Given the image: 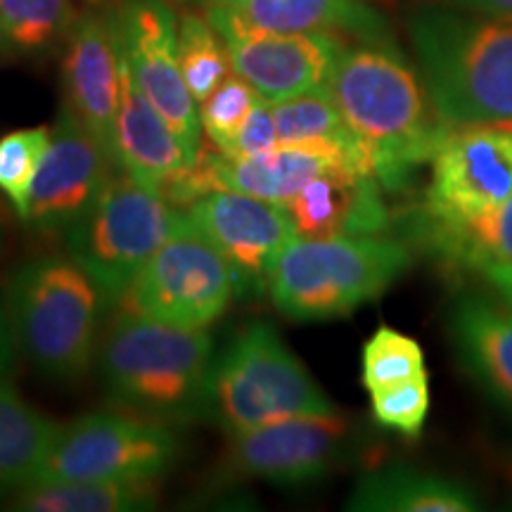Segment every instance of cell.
<instances>
[{"label":"cell","mask_w":512,"mask_h":512,"mask_svg":"<svg viewBox=\"0 0 512 512\" xmlns=\"http://www.w3.org/2000/svg\"><path fill=\"white\" fill-rule=\"evenodd\" d=\"M214 339L128 309L100 344V380L119 411L169 427L211 420Z\"/></svg>","instance_id":"obj_1"},{"label":"cell","mask_w":512,"mask_h":512,"mask_svg":"<svg viewBox=\"0 0 512 512\" xmlns=\"http://www.w3.org/2000/svg\"><path fill=\"white\" fill-rule=\"evenodd\" d=\"M328 91L368 145L377 181L389 192L406 188L413 171L430 162L448 131L425 83L384 46H344Z\"/></svg>","instance_id":"obj_2"},{"label":"cell","mask_w":512,"mask_h":512,"mask_svg":"<svg viewBox=\"0 0 512 512\" xmlns=\"http://www.w3.org/2000/svg\"><path fill=\"white\" fill-rule=\"evenodd\" d=\"M411 31L427 95L448 128H512V15L427 10Z\"/></svg>","instance_id":"obj_3"},{"label":"cell","mask_w":512,"mask_h":512,"mask_svg":"<svg viewBox=\"0 0 512 512\" xmlns=\"http://www.w3.org/2000/svg\"><path fill=\"white\" fill-rule=\"evenodd\" d=\"M105 297L69 254H46L10 275L5 290L12 337L38 373L74 382L88 370Z\"/></svg>","instance_id":"obj_4"},{"label":"cell","mask_w":512,"mask_h":512,"mask_svg":"<svg viewBox=\"0 0 512 512\" xmlns=\"http://www.w3.org/2000/svg\"><path fill=\"white\" fill-rule=\"evenodd\" d=\"M411 264V247L389 235L294 238L275 261L268 294L294 323L342 318L387 292Z\"/></svg>","instance_id":"obj_5"},{"label":"cell","mask_w":512,"mask_h":512,"mask_svg":"<svg viewBox=\"0 0 512 512\" xmlns=\"http://www.w3.org/2000/svg\"><path fill=\"white\" fill-rule=\"evenodd\" d=\"M337 406L271 323L247 325L214 363L211 420L228 437Z\"/></svg>","instance_id":"obj_6"},{"label":"cell","mask_w":512,"mask_h":512,"mask_svg":"<svg viewBox=\"0 0 512 512\" xmlns=\"http://www.w3.org/2000/svg\"><path fill=\"white\" fill-rule=\"evenodd\" d=\"M178 216L162 190L114 169L93 207L62 235L64 247L112 306L126 297Z\"/></svg>","instance_id":"obj_7"},{"label":"cell","mask_w":512,"mask_h":512,"mask_svg":"<svg viewBox=\"0 0 512 512\" xmlns=\"http://www.w3.org/2000/svg\"><path fill=\"white\" fill-rule=\"evenodd\" d=\"M178 456L181 439L174 427L119 408L86 413L57 427L36 482L159 479L176 465Z\"/></svg>","instance_id":"obj_8"},{"label":"cell","mask_w":512,"mask_h":512,"mask_svg":"<svg viewBox=\"0 0 512 512\" xmlns=\"http://www.w3.org/2000/svg\"><path fill=\"white\" fill-rule=\"evenodd\" d=\"M432 178L411 235L482 219L512 197V128H448L430 159Z\"/></svg>","instance_id":"obj_9"},{"label":"cell","mask_w":512,"mask_h":512,"mask_svg":"<svg viewBox=\"0 0 512 512\" xmlns=\"http://www.w3.org/2000/svg\"><path fill=\"white\" fill-rule=\"evenodd\" d=\"M235 297L226 259L197 230L178 216L174 230L126 292L128 309L185 330H207Z\"/></svg>","instance_id":"obj_10"},{"label":"cell","mask_w":512,"mask_h":512,"mask_svg":"<svg viewBox=\"0 0 512 512\" xmlns=\"http://www.w3.org/2000/svg\"><path fill=\"white\" fill-rule=\"evenodd\" d=\"M207 19L226 43L230 69L268 102L328 88L344 41L335 34H280L249 24L228 8L207 5Z\"/></svg>","instance_id":"obj_11"},{"label":"cell","mask_w":512,"mask_h":512,"mask_svg":"<svg viewBox=\"0 0 512 512\" xmlns=\"http://www.w3.org/2000/svg\"><path fill=\"white\" fill-rule=\"evenodd\" d=\"M185 216L226 259L235 297L245 302L268 294L275 261L297 238L285 204L235 190H211L197 197Z\"/></svg>","instance_id":"obj_12"},{"label":"cell","mask_w":512,"mask_h":512,"mask_svg":"<svg viewBox=\"0 0 512 512\" xmlns=\"http://www.w3.org/2000/svg\"><path fill=\"white\" fill-rule=\"evenodd\" d=\"M114 27L133 81L174 128L195 164L202 150V124L197 102L183 79L174 10L162 0H126L114 15Z\"/></svg>","instance_id":"obj_13"},{"label":"cell","mask_w":512,"mask_h":512,"mask_svg":"<svg viewBox=\"0 0 512 512\" xmlns=\"http://www.w3.org/2000/svg\"><path fill=\"white\" fill-rule=\"evenodd\" d=\"M354 425L339 415H304L233 434L228 467L275 486L316 484L354 456Z\"/></svg>","instance_id":"obj_14"},{"label":"cell","mask_w":512,"mask_h":512,"mask_svg":"<svg viewBox=\"0 0 512 512\" xmlns=\"http://www.w3.org/2000/svg\"><path fill=\"white\" fill-rule=\"evenodd\" d=\"M114 169L105 145L62 107L31 188L24 223L41 233L64 235L93 207Z\"/></svg>","instance_id":"obj_15"},{"label":"cell","mask_w":512,"mask_h":512,"mask_svg":"<svg viewBox=\"0 0 512 512\" xmlns=\"http://www.w3.org/2000/svg\"><path fill=\"white\" fill-rule=\"evenodd\" d=\"M62 86L64 110L72 112L110 152L121 93L114 17L86 12L74 19L62 57Z\"/></svg>","instance_id":"obj_16"},{"label":"cell","mask_w":512,"mask_h":512,"mask_svg":"<svg viewBox=\"0 0 512 512\" xmlns=\"http://www.w3.org/2000/svg\"><path fill=\"white\" fill-rule=\"evenodd\" d=\"M285 207L297 238L382 235L392 223L380 181L347 166H335L313 178Z\"/></svg>","instance_id":"obj_17"},{"label":"cell","mask_w":512,"mask_h":512,"mask_svg":"<svg viewBox=\"0 0 512 512\" xmlns=\"http://www.w3.org/2000/svg\"><path fill=\"white\" fill-rule=\"evenodd\" d=\"M119 41V38H117ZM121 93L114 121L112 162L136 181L162 190L192 164L174 128L157 112L133 81L131 69L119 46Z\"/></svg>","instance_id":"obj_18"},{"label":"cell","mask_w":512,"mask_h":512,"mask_svg":"<svg viewBox=\"0 0 512 512\" xmlns=\"http://www.w3.org/2000/svg\"><path fill=\"white\" fill-rule=\"evenodd\" d=\"M458 363L491 399L512 411V309L484 294H460L448 309Z\"/></svg>","instance_id":"obj_19"},{"label":"cell","mask_w":512,"mask_h":512,"mask_svg":"<svg viewBox=\"0 0 512 512\" xmlns=\"http://www.w3.org/2000/svg\"><path fill=\"white\" fill-rule=\"evenodd\" d=\"M472 486L413 465H380L358 477L347 498L356 512H472L479 510Z\"/></svg>","instance_id":"obj_20"},{"label":"cell","mask_w":512,"mask_h":512,"mask_svg":"<svg viewBox=\"0 0 512 512\" xmlns=\"http://www.w3.org/2000/svg\"><path fill=\"white\" fill-rule=\"evenodd\" d=\"M280 34H335L380 43L384 24L358 0H207Z\"/></svg>","instance_id":"obj_21"},{"label":"cell","mask_w":512,"mask_h":512,"mask_svg":"<svg viewBox=\"0 0 512 512\" xmlns=\"http://www.w3.org/2000/svg\"><path fill=\"white\" fill-rule=\"evenodd\" d=\"M271 107L278 128V145L316 147L335 155L349 169L375 176L368 145L347 124L328 88L271 102Z\"/></svg>","instance_id":"obj_22"},{"label":"cell","mask_w":512,"mask_h":512,"mask_svg":"<svg viewBox=\"0 0 512 512\" xmlns=\"http://www.w3.org/2000/svg\"><path fill=\"white\" fill-rule=\"evenodd\" d=\"M57 427L31 408L10 380H0V498L36 482Z\"/></svg>","instance_id":"obj_23"},{"label":"cell","mask_w":512,"mask_h":512,"mask_svg":"<svg viewBox=\"0 0 512 512\" xmlns=\"http://www.w3.org/2000/svg\"><path fill=\"white\" fill-rule=\"evenodd\" d=\"M157 479L124 482H36L10 496L22 512H145L159 503Z\"/></svg>","instance_id":"obj_24"},{"label":"cell","mask_w":512,"mask_h":512,"mask_svg":"<svg viewBox=\"0 0 512 512\" xmlns=\"http://www.w3.org/2000/svg\"><path fill=\"white\" fill-rule=\"evenodd\" d=\"M448 268L482 271L494 264H512V197L501 207L458 228L425 230L415 235Z\"/></svg>","instance_id":"obj_25"},{"label":"cell","mask_w":512,"mask_h":512,"mask_svg":"<svg viewBox=\"0 0 512 512\" xmlns=\"http://www.w3.org/2000/svg\"><path fill=\"white\" fill-rule=\"evenodd\" d=\"M72 24V0H0V46L15 53H46Z\"/></svg>","instance_id":"obj_26"},{"label":"cell","mask_w":512,"mask_h":512,"mask_svg":"<svg viewBox=\"0 0 512 512\" xmlns=\"http://www.w3.org/2000/svg\"><path fill=\"white\" fill-rule=\"evenodd\" d=\"M178 57L183 79L197 105L207 100L233 72L221 34L207 17L197 12H185L178 19Z\"/></svg>","instance_id":"obj_27"},{"label":"cell","mask_w":512,"mask_h":512,"mask_svg":"<svg viewBox=\"0 0 512 512\" xmlns=\"http://www.w3.org/2000/svg\"><path fill=\"white\" fill-rule=\"evenodd\" d=\"M418 375H427L425 354L411 335L380 325L363 344L361 382L368 392Z\"/></svg>","instance_id":"obj_28"},{"label":"cell","mask_w":512,"mask_h":512,"mask_svg":"<svg viewBox=\"0 0 512 512\" xmlns=\"http://www.w3.org/2000/svg\"><path fill=\"white\" fill-rule=\"evenodd\" d=\"M50 136L53 128L36 126L0 138V192L12 202L22 221L29 211V195L48 152Z\"/></svg>","instance_id":"obj_29"},{"label":"cell","mask_w":512,"mask_h":512,"mask_svg":"<svg viewBox=\"0 0 512 512\" xmlns=\"http://www.w3.org/2000/svg\"><path fill=\"white\" fill-rule=\"evenodd\" d=\"M370 394V411L375 425L392 430L403 437H420L430 415V375H418L389 387L373 389Z\"/></svg>","instance_id":"obj_30"},{"label":"cell","mask_w":512,"mask_h":512,"mask_svg":"<svg viewBox=\"0 0 512 512\" xmlns=\"http://www.w3.org/2000/svg\"><path fill=\"white\" fill-rule=\"evenodd\" d=\"M259 98H264V95L256 93L242 76L230 72L221 81V86L197 105L200 107L197 114H200L202 131L207 133L216 150L226 152L233 145L235 136L240 133L242 124L247 121L249 112H252Z\"/></svg>","instance_id":"obj_31"},{"label":"cell","mask_w":512,"mask_h":512,"mask_svg":"<svg viewBox=\"0 0 512 512\" xmlns=\"http://www.w3.org/2000/svg\"><path fill=\"white\" fill-rule=\"evenodd\" d=\"M273 147H278V128H275L273 107L266 98H259L252 107V112H249L247 121L242 124L240 133L235 136L233 145L223 155L249 157L273 150Z\"/></svg>","instance_id":"obj_32"},{"label":"cell","mask_w":512,"mask_h":512,"mask_svg":"<svg viewBox=\"0 0 512 512\" xmlns=\"http://www.w3.org/2000/svg\"><path fill=\"white\" fill-rule=\"evenodd\" d=\"M482 280L494 290L498 302L512 309V264H494L479 271Z\"/></svg>","instance_id":"obj_33"},{"label":"cell","mask_w":512,"mask_h":512,"mask_svg":"<svg viewBox=\"0 0 512 512\" xmlns=\"http://www.w3.org/2000/svg\"><path fill=\"white\" fill-rule=\"evenodd\" d=\"M15 337H12V328L8 313L0 306V380H8L10 366H12V349H15Z\"/></svg>","instance_id":"obj_34"},{"label":"cell","mask_w":512,"mask_h":512,"mask_svg":"<svg viewBox=\"0 0 512 512\" xmlns=\"http://www.w3.org/2000/svg\"><path fill=\"white\" fill-rule=\"evenodd\" d=\"M479 15H512V0H448Z\"/></svg>","instance_id":"obj_35"}]
</instances>
